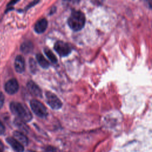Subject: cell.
<instances>
[{
    "label": "cell",
    "mask_w": 152,
    "mask_h": 152,
    "mask_svg": "<svg viewBox=\"0 0 152 152\" xmlns=\"http://www.w3.org/2000/svg\"><path fill=\"white\" fill-rule=\"evenodd\" d=\"M10 107L11 111L24 122H29L31 120V113L24 104L19 102H13L10 103Z\"/></svg>",
    "instance_id": "obj_1"
},
{
    "label": "cell",
    "mask_w": 152,
    "mask_h": 152,
    "mask_svg": "<svg viewBox=\"0 0 152 152\" xmlns=\"http://www.w3.org/2000/svg\"><path fill=\"white\" fill-rule=\"evenodd\" d=\"M85 23V15L80 11H72L68 19V24L69 27L74 31L81 30L84 27Z\"/></svg>",
    "instance_id": "obj_2"
},
{
    "label": "cell",
    "mask_w": 152,
    "mask_h": 152,
    "mask_svg": "<svg viewBox=\"0 0 152 152\" xmlns=\"http://www.w3.org/2000/svg\"><path fill=\"white\" fill-rule=\"evenodd\" d=\"M30 107L33 112L39 117L45 118L48 115L46 107L42 103L37 100H32L30 102Z\"/></svg>",
    "instance_id": "obj_3"
},
{
    "label": "cell",
    "mask_w": 152,
    "mask_h": 152,
    "mask_svg": "<svg viewBox=\"0 0 152 152\" xmlns=\"http://www.w3.org/2000/svg\"><path fill=\"white\" fill-rule=\"evenodd\" d=\"M46 97L48 104L53 109H59L62 107V102L55 94L50 91H47L46 93Z\"/></svg>",
    "instance_id": "obj_4"
},
{
    "label": "cell",
    "mask_w": 152,
    "mask_h": 152,
    "mask_svg": "<svg viewBox=\"0 0 152 152\" xmlns=\"http://www.w3.org/2000/svg\"><path fill=\"white\" fill-rule=\"evenodd\" d=\"M54 49L61 56L68 55L71 50L69 45L62 41H57L54 45Z\"/></svg>",
    "instance_id": "obj_5"
},
{
    "label": "cell",
    "mask_w": 152,
    "mask_h": 152,
    "mask_svg": "<svg viewBox=\"0 0 152 152\" xmlns=\"http://www.w3.org/2000/svg\"><path fill=\"white\" fill-rule=\"evenodd\" d=\"M19 88L18 81L16 79L12 78L8 81L5 85V90L6 92L10 94L15 93Z\"/></svg>",
    "instance_id": "obj_6"
},
{
    "label": "cell",
    "mask_w": 152,
    "mask_h": 152,
    "mask_svg": "<svg viewBox=\"0 0 152 152\" xmlns=\"http://www.w3.org/2000/svg\"><path fill=\"white\" fill-rule=\"evenodd\" d=\"M27 88L31 94L38 97H41L42 96V92L40 87L33 81H30L27 84Z\"/></svg>",
    "instance_id": "obj_7"
},
{
    "label": "cell",
    "mask_w": 152,
    "mask_h": 152,
    "mask_svg": "<svg viewBox=\"0 0 152 152\" xmlns=\"http://www.w3.org/2000/svg\"><path fill=\"white\" fill-rule=\"evenodd\" d=\"M7 142L10 145V146L17 152H23L24 148L22 144L18 141L15 138L13 137H8L6 139Z\"/></svg>",
    "instance_id": "obj_8"
},
{
    "label": "cell",
    "mask_w": 152,
    "mask_h": 152,
    "mask_svg": "<svg viewBox=\"0 0 152 152\" xmlns=\"http://www.w3.org/2000/svg\"><path fill=\"white\" fill-rule=\"evenodd\" d=\"M15 69L19 73L23 72L25 69V61L24 58L21 55H18L15 59L14 62Z\"/></svg>",
    "instance_id": "obj_9"
},
{
    "label": "cell",
    "mask_w": 152,
    "mask_h": 152,
    "mask_svg": "<svg viewBox=\"0 0 152 152\" xmlns=\"http://www.w3.org/2000/svg\"><path fill=\"white\" fill-rule=\"evenodd\" d=\"M48 27V21L45 18L38 20L34 26V30L37 33H43Z\"/></svg>",
    "instance_id": "obj_10"
},
{
    "label": "cell",
    "mask_w": 152,
    "mask_h": 152,
    "mask_svg": "<svg viewBox=\"0 0 152 152\" xmlns=\"http://www.w3.org/2000/svg\"><path fill=\"white\" fill-rule=\"evenodd\" d=\"M14 137L18 141H19L23 145H27L28 144V140L27 137L21 132L20 131H14Z\"/></svg>",
    "instance_id": "obj_11"
},
{
    "label": "cell",
    "mask_w": 152,
    "mask_h": 152,
    "mask_svg": "<svg viewBox=\"0 0 152 152\" xmlns=\"http://www.w3.org/2000/svg\"><path fill=\"white\" fill-rule=\"evenodd\" d=\"M36 59L39 65L43 68H48L49 66V63L45 58V57L41 53H37L36 55Z\"/></svg>",
    "instance_id": "obj_12"
},
{
    "label": "cell",
    "mask_w": 152,
    "mask_h": 152,
    "mask_svg": "<svg viewBox=\"0 0 152 152\" xmlns=\"http://www.w3.org/2000/svg\"><path fill=\"white\" fill-rule=\"evenodd\" d=\"M14 123L15 124V125L17 126H18L21 130H22L23 131H24L25 132H27L28 131V127L27 126V125L25 124L24 122L23 121H22L21 119L18 118H16L14 121Z\"/></svg>",
    "instance_id": "obj_13"
},
{
    "label": "cell",
    "mask_w": 152,
    "mask_h": 152,
    "mask_svg": "<svg viewBox=\"0 0 152 152\" xmlns=\"http://www.w3.org/2000/svg\"><path fill=\"white\" fill-rule=\"evenodd\" d=\"M44 52H45V53L46 54V55L47 56V57L50 59V61L52 63L57 62L58 59H57L56 56L53 54V53L50 49H49L48 48H45L44 49Z\"/></svg>",
    "instance_id": "obj_14"
},
{
    "label": "cell",
    "mask_w": 152,
    "mask_h": 152,
    "mask_svg": "<svg viewBox=\"0 0 152 152\" xmlns=\"http://www.w3.org/2000/svg\"><path fill=\"white\" fill-rule=\"evenodd\" d=\"M32 44L30 42H24L21 46V50L24 53H28L32 49Z\"/></svg>",
    "instance_id": "obj_15"
},
{
    "label": "cell",
    "mask_w": 152,
    "mask_h": 152,
    "mask_svg": "<svg viewBox=\"0 0 152 152\" xmlns=\"http://www.w3.org/2000/svg\"><path fill=\"white\" fill-rule=\"evenodd\" d=\"M29 65L30 68L31 72H35L36 69V64L33 58H30L29 60Z\"/></svg>",
    "instance_id": "obj_16"
},
{
    "label": "cell",
    "mask_w": 152,
    "mask_h": 152,
    "mask_svg": "<svg viewBox=\"0 0 152 152\" xmlns=\"http://www.w3.org/2000/svg\"><path fill=\"white\" fill-rule=\"evenodd\" d=\"M4 102V96L2 93L0 92V109L2 107Z\"/></svg>",
    "instance_id": "obj_17"
},
{
    "label": "cell",
    "mask_w": 152,
    "mask_h": 152,
    "mask_svg": "<svg viewBox=\"0 0 152 152\" xmlns=\"http://www.w3.org/2000/svg\"><path fill=\"white\" fill-rule=\"evenodd\" d=\"M5 131V126L4 125V124L2 123V122L0 121V135H2L4 133Z\"/></svg>",
    "instance_id": "obj_18"
},
{
    "label": "cell",
    "mask_w": 152,
    "mask_h": 152,
    "mask_svg": "<svg viewBox=\"0 0 152 152\" xmlns=\"http://www.w3.org/2000/svg\"><path fill=\"white\" fill-rule=\"evenodd\" d=\"M2 150H3V144L1 142V141H0V152H2Z\"/></svg>",
    "instance_id": "obj_19"
},
{
    "label": "cell",
    "mask_w": 152,
    "mask_h": 152,
    "mask_svg": "<svg viewBox=\"0 0 152 152\" xmlns=\"http://www.w3.org/2000/svg\"><path fill=\"white\" fill-rule=\"evenodd\" d=\"M149 5H150V7L152 8V1H151V2H150L149 3Z\"/></svg>",
    "instance_id": "obj_20"
},
{
    "label": "cell",
    "mask_w": 152,
    "mask_h": 152,
    "mask_svg": "<svg viewBox=\"0 0 152 152\" xmlns=\"http://www.w3.org/2000/svg\"><path fill=\"white\" fill-rule=\"evenodd\" d=\"M29 152H35V151H29Z\"/></svg>",
    "instance_id": "obj_21"
}]
</instances>
